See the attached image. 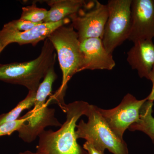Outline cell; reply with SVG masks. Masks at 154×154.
<instances>
[{
  "instance_id": "obj_1",
  "label": "cell",
  "mask_w": 154,
  "mask_h": 154,
  "mask_svg": "<svg viewBox=\"0 0 154 154\" xmlns=\"http://www.w3.org/2000/svg\"><path fill=\"white\" fill-rule=\"evenodd\" d=\"M90 104L82 101L66 104L62 109L66 113L65 122L56 131L44 130L38 136V154H88L78 143L76 127L79 119L86 116Z\"/></svg>"
},
{
  "instance_id": "obj_2",
  "label": "cell",
  "mask_w": 154,
  "mask_h": 154,
  "mask_svg": "<svg viewBox=\"0 0 154 154\" xmlns=\"http://www.w3.org/2000/svg\"><path fill=\"white\" fill-rule=\"evenodd\" d=\"M57 53L62 72L61 85L46 103H56L62 109L67 84L73 76L80 72L82 63L81 42L78 33L72 25H63L54 31L48 37Z\"/></svg>"
},
{
  "instance_id": "obj_3",
  "label": "cell",
  "mask_w": 154,
  "mask_h": 154,
  "mask_svg": "<svg viewBox=\"0 0 154 154\" xmlns=\"http://www.w3.org/2000/svg\"><path fill=\"white\" fill-rule=\"evenodd\" d=\"M49 39L45 40L38 57L30 61L0 65V81L24 86L36 92L51 67L55 65L56 54Z\"/></svg>"
},
{
  "instance_id": "obj_4",
  "label": "cell",
  "mask_w": 154,
  "mask_h": 154,
  "mask_svg": "<svg viewBox=\"0 0 154 154\" xmlns=\"http://www.w3.org/2000/svg\"><path fill=\"white\" fill-rule=\"evenodd\" d=\"M57 77L55 69H50L36 91L34 107L25 115L27 121L18 132L19 137L25 143L33 142L47 127H60L62 125L55 117V109L49 108L46 102Z\"/></svg>"
},
{
  "instance_id": "obj_5",
  "label": "cell",
  "mask_w": 154,
  "mask_h": 154,
  "mask_svg": "<svg viewBox=\"0 0 154 154\" xmlns=\"http://www.w3.org/2000/svg\"><path fill=\"white\" fill-rule=\"evenodd\" d=\"M86 116L88 121L82 119L76 127L77 139L86 140L103 153L106 149L113 154H129L126 143L110 128L98 107L90 105Z\"/></svg>"
},
{
  "instance_id": "obj_6",
  "label": "cell",
  "mask_w": 154,
  "mask_h": 154,
  "mask_svg": "<svg viewBox=\"0 0 154 154\" xmlns=\"http://www.w3.org/2000/svg\"><path fill=\"white\" fill-rule=\"evenodd\" d=\"M131 2L132 0H110L107 2L108 17L102 41L105 49L111 54L129 37Z\"/></svg>"
},
{
  "instance_id": "obj_7",
  "label": "cell",
  "mask_w": 154,
  "mask_h": 154,
  "mask_svg": "<svg viewBox=\"0 0 154 154\" xmlns=\"http://www.w3.org/2000/svg\"><path fill=\"white\" fill-rule=\"evenodd\" d=\"M108 17L107 5L95 1L69 18L81 42L89 38L102 39Z\"/></svg>"
},
{
  "instance_id": "obj_8",
  "label": "cell",
  "mask_w": 154,
  "mask_h": 154,
  "mask_svg": "<svg viewBox=\"0 0 154 154\" xmlns=\"http://www.w3.org/2000/svg\"><path fill=\"white\" fill-rule=\"evenodd\" d=\"M147 100L146 98L138 100L131 94H128L115 108L105 110L98 107V109L113 132L119 137L123 139L125 130L139 121L141 109Z\"/></svg>"
},
{
  "instance_id": "obj_9",
  "label": "cell",
  "mask_w": 154,
  "mask_h": 154,
  "mask_svg": "<svg viewBox=\"0 0 154 154\" xmlns=\"http://www.w3.org/2000/svg\"><path fill=\"white\" fill-rule=\"evenodd\" d=\"M70 22L69 18H66L54 23H42L25 31H20L4 26L0 30V53L11 43H17L20 45L31 44L35 46L39 42L48 38L56 29Z\"/></svg>"
},
{
  "instance_id": "obj_10",
  "label": "cell",
  "mask_w": 154,
  "mask_h": 154,
  "mask_svg": "<svg viewBox=\"0 0 154 154\" xmlns=\"http://www.w3.org/2000/svg\"><path fill=\"white\" fill-rule=\"evenodd\" d=\"M131 25L128 40L133 42L154 38V0H132Z\"/></svg>"
},
{
  "instance_id": "obj_11",
  "label": "cell",
  "mask_w": 154,
  "mask_h": 154,
  "mask_svg": "<svg viewBox=\"0 0 154 154\" xmlns=\"http://www.w3.org/2000/svg\"><path fill=\"white\" fill-rule=\"evenodd\" d=\"M82 63L80 71L84 70H111L115 66L112 54L107 52L100 38H87L81 42Z\"/></svg>"
},
{
  "instance_id": "obj_12",
  "label": "cell",
  "mask_w": 154,
  "mask_h": 154,
  "mask_svg": "<svg viewBox=\"0 0 154 154\" xmlns=\"http://www.w3.org/2000/svg\"><path fill=\"white\" fill-rule=\"evenodd\" d=\"M127 61L140 78L149 79L154 66V44L150 39L139 40L127 52Z\"/></svg>"
},
{
  "instance_id": "obj_13",
  "label": "cell",
  "mask_w": 154,
  "mask_h": 154,
  "mask_svg": "<svg viewBox=\"0 0 154 154\" xmlns=\"http://www.w3.org/2000/svg\"><path fill=\"white\" fill-rule=\"evenodd\" d=\"M50 9L43 23H54L69 18L89 5L84 0H53L46 1Z\"/></svg>"
},
{
  "instance_id": "obj_14",
  "label": "cell",
  "mask_w": 154,
  "mask_h": 154,
  "mask_svg": "<svg viewBox=\"0 0 154 154\" xmlns=\"http://www.w3.org/2000/svg\"><path fill=\"white\" fill-rule=\"evenodd\" d=\"M153 102L147 100L143 105L138 122L131 125V131H140L148 135L154 143V117L152 115Z\"/></svg>"
},
{
  "instance_id": "obj_15",
  "label": "cell",
  "mask_w": 154,
  "mask_h": 154,
  "mask_svg": "<svg viewBox=\"0 0 154 154\" xmlns=\"http://www.w3.org/2000/svg\"><path fill=\"white\" fill-rule=\"evenodd\" d=\"M36 92L29 91L25 99L19 102L14 109L8 113L0 115V125L8 122L19 119L20 114L24 110L33 106L36 99Z\"/></svg>"
},
{
  "instance_id": "obj_16",
  "label": "cell",
  "mask_w": 154,
  "mask_h": 154,
  "mask_svg": "<svg viewBox=\"0 0 154 154\" xmlns=\"http://www.w3.org/2000/svg\"><path fill=\"white\" fill-rule=\"evenodd\" d=\"M22 10L20 19L38 24L43 23L48 12L46 9L37 7L35 2L31 5L23 7Z\"/></svg>"
},
{
  "instance_id": "obj_17",
  "label": "cell",
  "mask_w": 154,
  "mask_h": 154,
  "mask_svg": "<svg viewBox=\"0 0 154 154\" xmlns=\"http://www.w3.org/2000/svg\"><path fill=\"white\" fill-rule=\"evenodd\" d=\"M27 120V117L24 115L15 121L8 122L1 125H0V137L10 135L14 131H18Z\"/></svg>"
},
{
  "instance_id": "obj_18",
  "label": "cell",
  "mask_w": 154,
  "mask_h": 154,
  "mask_svg": "<svg viewBox=\"0 0 154 154\" xmlns=\"http://www.w3.org/2000/svg\"><path fill=\"white\" fill-rule=\"evenodd\" d=\"M38 24H40L33 23L19 19L8 22L4 26L19 31H25L31 30Z\"/></svg>"
},
{
  "instance_id": "obj_19",
  "label": "cell",
  "mask_w": 154,
  "mask_h": 154,
  "mask_svg": "<svg viewBox=\"0 0 154 154\" xmlns=\"http://www.w3.org/2000/svg\"><path fill=\"white\" fill-rule=\"evenodd\" d=\"M83 148L88 152V154H104L97 149L92 143L86 141L83 145Z\"/></svg>"
},
{
  "instance_id": "obj_20",
  "label": "cell",
  "mask_w": 154,
  "mask_h": 154,
  "mask_svg": "<svg viewBox=\"0 0 154 154\" xmlns=\"http://www.w3.org/2000/svg\"><path fill=\"white\" fill-rule=\"evenodd\" d=\"M149 80H150L152 83V88L150 94L146 97V98L148 101L153 102L154 101V66L149 76Z\"/></svg>"
},
{
  "instance_id": "obj_21",
  "label": "cell",
  "mask_w": 154,
  "mask_h": 154,
  "mask_svg": "<svg viewBox=\"0 0 154 154\" xmlns=\"http://www.w3.org/2000/svg\"><path fill=\"white\" fill-rule=\"evenodd\" d=\"M19 154H38L36 152H32L31 151H30L27 150L25 151L21 152L19 153Z\"/></svg>"
},
{
  "instance_id": "obj_22",
  "label": "cell",
  "mask_w": 154,
  "mask_h": 154,
  "mask_svg": "<svg viewBox=\"0 0 154 154\" xmlns=\"http://www.w3.org/2000/svg\"><path fill=\"white\" fill-rule=\"evenodd\" d=\"M0 54H1V53H0ZM1 64L0 63V65H1Z\"/></svg>"
}]
</instances>
